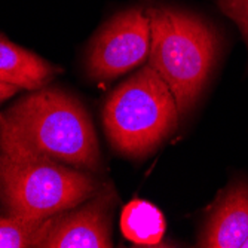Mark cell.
Segmentation results:
<instances>
[{
  "label": "cell",
  "instance_id": "6da1fadb",
  "mask_svg": "<svg viewBox=\"0 0 248 248\" xmlns=\"http://www.w3.org/2000/svg\"><path fill=\"white\" fill-rule=\"evenodd\" d=\"M101 186L94 172L42 155L0 126V199L6 214L49 218L78 207Z\"/></svg>",
  "mask_w": 248,
  "mask_h": 248
},
{
  "label": "cell",
  "instance_id": "7a4b0ae2",
  "mask_svg": "<svg viewBox=\"0 0 248 248\" xmlns=\"http://www.w3.org/2000/svg\"><path fill=\"white\" fill-rule=\"evenodd\" d=\"M0 126L30 149L70 167L97 172L101 153L88 111L72 94L39 88L0 113Z\"/></svg>",
  "mask_w": 248,
  "mask_h": 248
},
{
  "label": "cell",
  "instance_id": "3957f363",
  "mask_svg": "<svg viewBox=\"0 0 248 248\" xmlns=\"http://www.w3.org/2000/svg\"><path fill=\"white\" fill-rule=\"evenodd\" d=\"M149 64L172 93L180 118L202 94L218 52L216 30L202 18L171 8H149Z\"/></svg>",
  "mask_w": 248,
  "mask_h": 248
},
{
  "label": "cell",
  "instance_id": "277c9868",
  "mask_svg": "<svg viewBox=\"0 0 248 248\" xmlns=\"http://www.w3.org/2000/svg\"><path fill=\"white\" fill-rule=\"evenodd\" d=\"M178 118L172 93L150 64L121 83L103 108L110 144L128 157L153 153L177 129Z\"/></svg>",
  "mask_w": 248,
  "mask_h": 248
},
{
  "label": "cell",
  "instance_id": "5b68a950",
  "mask_svg": "<svg viewBox=\"0 0 248 248\" xmlns=\"http://www.w3.org/2000/svg\"><path fill=\"white\" fill-rule=\"evenodd\" d=\"M150 18L131 8L111 18L88 49L86 69L93 79L110 82L143 64L150 54Z\"/></svg>",
  "mask_w": 248,
  "mask_h": 248
},
{
  "label": "cell",
  "instance_id": "8992f818",
  "mask_svg": "<svg viewBox=\"0 0 248 248\" xmlns=\"http://www.w3.org/2000/svg\"><path fill=\"white\" fill-rule=\"evenodd\" d=\"M118 193L111 185H103L82 204L52 217L51 229L42 248H110L111 216Z\"/></svg>",
  "mask_w": 248,
  "mask_h": 248
},
{
  "label": "cell",
  "instance_id": "52a82bcc",
  "mask_svg": "<svg viewBox=\"0 0 248 248\" xmlns=\"http://www.w3.org/2000/svg\"><path fill=\"white\" fill-rule=\"evenodd\" d=\"M248 238V182L238 178L224 189L198 236L202 248H242Z\"/></svg>",
  "mask_w": 248,
  "mask_h": 248
},
{
  "label": "cell",
  "instance_id": "ba28073f",
  "mask_svg": "<svg viewBox=\"0 0 248 248\" xmlns=\"http://www.w3.org/2000/svg\"><path fill=\"white\" fill-rule=\"evenodd\" d=\"M58 72L60 69L39 55L0 36V80L34 91L46 86Z\"/></svg>",
  "mask_w": 248,
  "mask_h": 248
},
{
  "label": "cell",
  "instance_id": "9c48e42d",
  "mask_svg": "<svg viewBox=\"0 0 248 248\" xmlns=\"http://www.w3.org/2000/svg\"><path fill=\"white\" fill-rule=\"evenodd\" d=\"M167 221L161 210L143 199H134L121 214V231L135 245L155 247L165 235Z\"/></svg>",
  "mask_w": 248,
  "mask_h": 248
},
{
  "label": "cell",
  "instance_id": "30bf717a",
  "mask_svg": "<svg viewBox=\"0 0 248 248\" xmlns=\"http://www.w3.org/2000/svg\"><path fill=\"white\" fill-rule=\"evenodd\" d=\"M52 224V217L30 220L6 214L0 217V248L40 247Z\"/></svg>",
  "mask_w": 248,
  "mask_h": 248
},
{
  "label": "cell",
  "instance_id": "8fae6325",
  "mask_svg": "<svg viewBox=\"0 0 248 248\" xmlns=\"http://www.w3.org/2000/svg\"><path fill=\"white\" fill-rule=\"evenodd\" d=\"M217 5L239 27L248 48V0H217Z\"/></svg>",
  "mask_w": 248,
  "mask_h": 248
},
{
  "label": "cell",
  "instance_id": "7c38bea8",
  "mask_svg": "<svg viewBox=\"0 0 248 248\" xmlns=\"http://www.w3.org/2000/svg\"><path fill=\"white\" fill-rule=\"evenodd\" d=\"M18 91H19L18 86H15L12 83H8V82H3V80H0V103H3L8 98L14 97Z\"/></svg>",
  "mask_w": 248,
  "mask_h": 248
},
{
  "label": "cell",
  "instance_id": "4fadbf2b",
  "mask_svg": "<svg viewBox=\"0 0 248 248\" xmlns=\"http://www.w3.org/2000/svg\"><path fill=\"white\" fill-rule=\"evenodd\" d=\"M242 248H248V238L245 239V242L242 244Z\"/></svg>",
  "mask_w": 248,
  "mask_h": 248
}]
</instances>
